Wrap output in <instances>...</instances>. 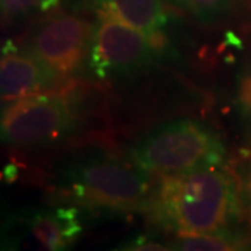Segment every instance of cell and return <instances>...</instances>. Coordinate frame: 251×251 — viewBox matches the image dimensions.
I'll return each mask as SVG.
<instances>
[{"instance_id": "cell-15", "label": "cell", "mask_w": 251, "mask_h": 251, "mask_svg": "<svg viewBox=\"0 0 251 251\" xmlns=\"http://www.w3.org/2000/svg\"><path fill=\"white\" fill-rule=\"evenodd\" d=\"M120 251H176L169 246L163 244L156 240H148V239H138L135 242L130 243L126 249Z\"/></svg>"}, {"instance_id": "cell-4", "label": "cell", "mask_w": 251, "mask_h": 251, "mask_svg": "<svg viewBox=\"0 0 251 251\" xmlns=\"http://www.w3.org/2000/svg\"><path fill=\"white\" fill-rule=\"evenodd\" d=\"M127 156L152 175L173 176L221 166L225 147L214 128L184 117L148 130L128 148Z\"/></svg>"}, {"instance_id": "cell-8", "label": "cell", "mask_w": 251, "mask_h": 251, "mask_svg": "<svg viewBox=\"0 0 251 251\" xmlns=\"http://www.w3.org/2000/svg\"><path fill=\"white\" fill-rule=\"evenodd\" d=\"M59 81L63 80L35 56L20 48L4 49L0 66L3 103L54 90Z\"/></svg>"}, {"instance_id": "cell-9", "label": "cell", "mask_w": 251, "mask_h": 251, "mask_svg": "<svg viewBox=\"0 0 251 251\" xmlns=\"http://www.w3.org/2000/svg\"><path fill=\"white\" fill-rule=\"evenodd\" d=\"M98 14H106L150 36L163 46L162 29L166 27L168 16L162 0H90Z\"/></svg>"}, {"instance_id": "cell-2", "label": "cell", "mask_w": 251, "mask_h": 251, "mask_svg": "<svg viewBox=\"0 0 251 251\" xmlns=\"http://www.w3.org/2000/svg\"><path fill=\"white\" fill-rule=\"evenodd\" d=\"M237 184L221 166L158 176L151 206L177 234L226 230L237 211Z\"/></svg>"}, {"instance_id": "cell-7", "label": "cell", "mask_w": 251, "mask_h": 251, "mask_svg": "<svg viewBox=\"0 0 251 251\" xmlns=\"http://www.w3.org/2000/svg\"><path fill=\"white\" fill-rule=\"evenodd\" d=\"M82 232L74 205L42 206L17 215L6 229V251H70Z\"/></svg>"}, {"instance_id": "cell-16", "label": "cell", "mask_w": 251, "mask_h": 251, "mask_svg": "<svg viewBox=\"0 0 251 251\" xmlns=\"http://www.w3.org/2000/svg\"><path fill=\"white\" fill-rule=\"evenodd\" d=\"M171 7H184V0H162Z\"/></svg>"}, {"instance_id": "cell-14", "label": "cell", "mask_w": 251, "mask_h": 251, "mask_svg": "<svg viewBox=\"0 0 251 251\" xmlns=\"http://www.w3.org/2000/svg\"><path fill=\"white\" fill-rule=\"evenodd\" d=\"M237 100L243 116L251 125V63L246 66L240 74L237 85Z\"/></svg>"}, {"instance_id": "cell-10", "label": "cell", "mask_w": 251, "mask_h": 251, "mask_svg": "<svg viewBox=\"0 0 251 251\" xmlns=\"http://www.w3.org/2000/svg\"><path fill=\"white\" fill-rule=\"evenodd\" d=\"M176 251H244L243 243L227 230L205 234H177Z\"/></svg>"}, {"instance_id": "cell-12", "label": "cell", "mask_w": 251, "mask_h": 251, "mask_svg": "<svg viewBox=\"0 0 251 251\" xmlns=\"http://www.w3.org/2000/svg\"><path fill=\"white\" fill-rule=\"evenodd\" d=\"M233 0H184V7L202 24L214 23L229 10Z\"/></svg>"}, {"instance_id": "cell-13", "label": "cell", "mask_w": 251, "mask_h": 251, "mask_svg": "<svg viewBox=\"0 0 251 251\" xmlns=\"http://www.w3.org/2000/svg\"><path fill=\"white\" fill-rule=\"evenodd\" d=\"M232 175L237 184V191L242 193L244 201L251 206V155L236 162Z\"/></svg>"}, {"instance_id": "cell-1", "label": "cell", "mask_w": 251, "mask_h": 251, "mask_svg": "<svg viewBox=\"0 0 251 251\" xmlns=\"http://www.w3.org/2000/svg\"><path fill=\"white\" fill-rule=\"evenodd\" d=\"M49 187L70 205L115 212L151 206L156 181L128 156L105 148H84L57 161Z\"/></svg>"}, {"instance_id": "cell-11", "label": "cell", "mask_w": 251, "mask_h": 251, "mask_svg": "<svg viewBox=\"0 0 251 251\" xmlns=\"http://www.w3.org/2000/svg\"><path fill=\"white\" fill-rule=\"evenodd\" d=\"M59 0H1V14L7 21H17L34 11H52Z\"/></svg>"}, {"instance_id": "cell-6", "label": "cell", "mask_w": 251, "mask_h": 251, "mask_svg": "<svg viewBox=\"0 0 251 251\" xmlns=\"http://www.w3.org/2000/svg\"><path fill=\"white\" fill-rule=\"evenodd\" d=\"M161 48L135 28L98 14L88 56L91 70L100 80L130 77L148 67Z\"/></svg>"}, {"instance_id": "cell-5", "label": "cell", "mask_w": 251, "mask_h": 251, "mask_svg": "<svg viewBox=\"0 0 251 251\" xmlns=\"http://www.w3.org/2000/svg\"><path fill=\"white\" fill-rule=\"evenodd\" d=\"M94 24L77 13L50 11L29 27L20 49L35 56L64 80L88 59Z\"/></svg>"}, {"instance_id": "cell-3", "label": "cell", "mask_w": 251, "mask_h": 251, "mask_svg": "<svg viewBox=\"0 0 251 251\" xmlns=\"http://www.w3.org/2000/svg\"><path fill=\"white\" fill-rule=\"evenodd\" d=\"M90 92L78 82H67L48 92L3 103V143L11 148L31 150L62 141L82 120Z\"/></svg>"}]
</instances>
